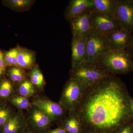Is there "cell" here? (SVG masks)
Instances as JSON below:
<instances>
[{
	"label": "cell",
	"mask_w": 133,
	"mask_h": 133,
	"mask_svg": "<svg viewBox=\"0 0 133 133\" xmlns=\"http://www.w3.org/2000/svg\"><path fill=\"white\" fill-rule=\"evenodd\" d=\"M129 97L121 79L109 76L86 89L75 112L81 126L102 132H111L131 118Z\"/></svg>",
	"instance_id": "cell-1"
},
{
	"label": "cell",
	"mask_w": 133,
	"mask_h": 133,
	"mask_svg": "<svg viewBox=\"0 0 133 133\" xmlns=\"http://www.w3.org/2000/svg\"><path fill=\"white\" fill-rule=\"evenodd\" d=\"M132 58L126 49L111 50L97 65L112 76L127 74L132 71Z\"/></svg>",
	"instance_id": "cell-2"
},
{
	"label": "cell",
	"mask_w": 133,
	"mask_h": 133,
	"mask_svg": "<svg viewBox=\"0 0 133 133\" xmlns=\"http://www.w3.org/2000/svg\"><path fill=\"white\" fill-rule=\"evenodd\" d=\"M70 73L71 77L76 79L85 89L103 79L112 76L97 65L86 63L71 69Z\"/></svg>",
	"instance_id": "cell-3"
},
{
	"label": "cell",
	"mask_w": 133,
	"mask_h": 133,
	"mask_svg": "<svg viewBox=\"0 0 133 133\" xmlns=\"http://www.w3.org/2000/svg\"><path fill=\"white\" fill-rule=\"evenodd\" d=\"M86 59L84 63L97 65L103 56L111 50L105 36L92 31L85 38Z\"/></svg>",
	"instance_id": "cell-4"
},
{
	"label": "cell",
	"mask_w": 133,
	"mask_h": 133,
	"mask_svg": "<svg viewBox=\"0 0 133 133\" xmlns=\"http://www.w3.org/2000/svg\"><path fill=\"white\" fill-rule=\"evenodd\" d=\"M85 90L80 83L70 77L65 85L59 104L69 113L76 111Z\"/></svg>",
	"instance_id": "cell-5"
},
{
	"label": "cell",
	"mask_w": 133,
	"mask_h": 133,
	"mask_svg": "<svg viewBox=\"0 0 133 133\" xmlns=\"http://www.w3.org/2000/svg\"><path fill=\"white\" fill-rule=\"evenodd\" d=\"M92 30L104 35L121 28L114 17L97 12H91Z\"/></svg>",
	"instance_id": "cell-6"
},
{
	"label": "cell",
	"mask_w": 133,
	"mask_h": 133,
	"mask_svg": "<svg viewBox=\"0 0 133 133\" xmlns=\"http://www.w3.org/2000/svg\"><path fill=\"white\" fill-rule=\"evenodd\" d=\"M114 18L121 27L133 32V0H117Z\"/></svg>",
	"instance_id": "cell-7"
},
{
	"label": "cell",
	"mask_w": 133,
	"mask_h": 133,
	"mask_svg": "<svg viewBox=\"0 0 133 133\" xmlns=\"http://www.w3.org/2000/svg\"><path fill=\"white\" fill-rule=\"evenodd\" d=\"M132 33L130 30L121 27L105 36L110 49H127L132 40Z\"/></svg>",
	"instance_id": "cell-8"
},
{
	"label": "cell",
	"mask_w": 133,
	"mask_h": 133,
	"mask_svg": "<svg viewBox=\"0 0 133 133\" xmlns=\"http://www.w3.org/2000/svg\"><path fill=\"white\" fill-rule=\"evenodd\" d=\"M69 21L72 37L85 38L92 31L90 10Z\"/></svg>",
	"instance_id": "cell-9"
},
{
	"label": "cell",
	"mask_w": 133,
	"mask_h": 133,
	"mask_svg": "<svg viewBox=\"0 0 133 133\" xmlns=\"http://www.w3.org/2000/svg\"><path fill=\"white\" fill-rule=\"evenodd\" d=\"M31 104L49 116L52 121L62 118L64 114V108L59 103L52 101L39 99Z\"/></svg>",
	"instance_id": "cell-10"
},
{
	"label": "cell",
	"mask_w": 133,
	"mask_h": 133,
	"mask_svg": "<svg viewBox=\"0 0 133 133\" xmlns=\"http://www.w3.org/2000/svg\"><path fill=\"white\" fill-rule=\"evenodd\" d=\"M93 0H71L64 13L65 18L68 21L90 10Z\"/></svg>",
	"instance_id": "cell-11"
},
{
	"label": "cell",
	"mask_w": 133,
	"mask_h": 133,
	"mask_svg": "<svg viewBox=\"0 0 133 133\" xmlns=\"http://www.w3.org/2000/svg\"><path fill=\"white\" fill-rule=\"evenodd\" d=\"M71 47V68L73 69L85 63V38L72 37Z\"/></svg>",
	"instance_id": "cell-12"
},
{
	"label": "cell",
	"mask_w": 133,
	"mask_h": 133,
	"mask_svg": "<svg viewBox=\"0 0 133 133\" xmlns=\"http://www.w3.org/2000/svg\"><path fill=\"white\" fill-rule=\"evenodd\" d=\"M28 119L32 128L40 132L45 131L52 121L49 116L34 106L29 113Z\"/></svg>",
	"instance_id": "cell-13"
},
{
	"label": "cell",
	"mask_w": 133,
	"mask_h": 133,
	"mask_svg": "<svg viewBox=\"0 0 133 133\" xmlns=\"http://www.w3.org/2000/svg\"><path fill=\"white\" fill-rule=\"evenodd\" d=\"M27 127V121L21 112L15 113L3 126L1 133H24Z\"/></svg>",
	"instance_id": "cell-14"
},
{
	"label": "cell",
	"mask_w": 133,
	"mask_h": 133,
	"mask_svg": "<svg viewBox=\"0 0 133 133\" xmlns=\"http://www.w3.org/2000/svg\"><path fill=\"white\" fill-rule=\"evenodd\" d=\"M117 0H93L91 12L102 13L114 17Z\"/></svg>",
	"instance_id": "cell-15"
},
{
	"label": "cell",
	"mask_w": 133,
	"mask_h": 133,
	"mask_svg": "<svg viewBox=\"0 0 133 133\" xmlns=\"http://www.w3.org/2000/svg\"><path fill=\"white\" fill-rule=\"evenodd\" d=\"M18 49L17 62L18 66L22 69H29L33 66L35 61L34 53L31 51L17 47Z\"/></svg>",
	"instance_id": "cell-16"
},
{
	"label": "cell",
	"mask_w": 133,
	"mask_h": 133,
	"mask_svg": "<svg viewBox=\"0 0 133 133\" xmlns=\"http://www.w3.org/2000/svg\"><path fill=\"white\" fill-rule=\"evenodd\" d=\"M64 128L67 133H79L81 124L75 112L69 113V116L65 120Z\"/></svg>",
	"instance_id": "cell-17"
},
{
	"label": "cell",
	"mask_w": 133,
	"mask_h": 133,
	"mask_svg": "<svg viewBox=\"0 0 133 133\" xmlns=\"http://www.w3.org/2000/svg\"><path fill=\"white\" fill-rule=\"evenodd\" d=\"M33 2L31 0H10L5 1L6 5L9 8L19 12L29 9Z\"/></svg>",
	"instance_id": "cell-18"
},
{
	"label": "cell",
	"mask_w": 133,
	"mask_h": 133,
	"mask_svg": "<svg viewBox=\"0 0 133 133\" xmlns=\"http://www.w3.org/2000/svg\"><path fill=\"white\" fill-rule=\"evenodd\" d=\"M8 73L10 80L14 83H21L26 79L24 71L19 66H11Z\"/></svg>",
	"instance_id": "cell-19"
},
{
	"label": "cell",
	"mask_w": 133,
	"mask_h": 133,
	"mask_svg": "<svg viewBox=\"0 0 133 133\" xmlns=\"http://www.w3.org/2000/svg\"><path fill=\"white\" fill-rule=\"evenodd\" d=\"M15 114L8 105L0 102V132L6 122Z\"/></svg>",
	"instance_id": "cell-20"
},
{
	"label": "cell",
	"mask_w": 133,
	"mask_h": 133,
	"mask_svg": "<svg viewBox=\"0 0 133 133\" xmlns=\"http://www.w3.org/2000/svg\"><path fill=\"white\" fill-rule=\"evenodd\" d=\"M18 91L21 96L28 98L35 94V89L30 81L26 79L20 83Z\"/></svg>",
	"instance_id": "cell-21"
},
{
	"label": "cell",
	"mask_w": 133,
	"mask_h": 133,
	"mask_svg": "<svg viewBox=\"0 0 133 133\" xmlns=\"http://www.w3.org/2000/svg\"><path fill=\"white\" fill-rule=\"evenodd\" d=\"M14 87L10 81L6 78L0 80V98L6 99L12 95Z\"/></svg>",
	"instance_id": "cell-22"
},
{
	"label": "cell",
	"mask_w": 133,
	"mask_h": 133,
	"mask_svg": "<svg viewBox=\"0 0 133 133\" xmlns=\"http://www.w3.org/2000/svg\"><path fill=\"white\" fill-rule=\"evenodd\" d=\"M30 81L36 87L42 89L44 85V78L41 70L38 67H35L32 70L29 75Z\"/></svg>",
	"instance_id": "cell-23"
},
{
	"label": "cell",
	"mask_w": 133,
	"mask_h": 133,
	"mask_svg": "<svg viewBox=\"0 0 133 133\" xmlns=\"http://www.w3.org/2000/svg\"><path fill=\"white\" fill-rule=\"evenodd\" d=\"M4 59L6 66H18L17 62V48L12 49L4 52Z\"/></svg>",
	"instance_id": "cell-24"
},
{
	"label": "cell",
	"mask_w": 133,
	"mask_h": 133,
	"mask_svg": "<svg viewBox=\"0 0 133 133\" xmlns=\"http://www.w3.org/2000/svg\"><path fill=\"white\" fill-rule=\"evenodd\" d=\"M10 102L14 106L20 110H24L30 108L32 105L28 98L21 96L13 97Z\"/></svg>",
	"instance_id": "cell-25"
},
{
	"label": "cell",
	"mask_w": 133,
	"mask_h": 133,
	"mask_svg": "<svg viewBox=\"0 0 133 133\" xmlns=\"http://www.w3.org/2000/svg\"><path fill=\"white\" fill-rule=\"evenodd\" d=\"M128 123L119 128V130L117 133H133V126L131 124Z\"/></svg>",
	"instance_id": "cell-26"
},
{
	"label": "cell",
	"mask_w": 133,
	"mask_h": 133,
	"mask_svg": "<svg viewBox=\"0 0 133 133\" xmlns=\"http://www.w3.org/2000/svg\"><path fill=\"white\" fill-rule=\"evenodd\" d=\"M6 67V66L5 64L4 59V52L0 49V68L5 70Z\"/></svg>",
	"instance_id": "cell-27"
},
{
	"label": "cell",
	"mask_w": 133,
	"mask_h": 133,
	"mask_svg": "<svg viewBox=\"0 0 133 133\" xmlns=\"http://www.w3.org/2000/svg\"><path fill=\"white\" fill-rule=\"evenodd\" d=\"M129 108L130 116L133 119V99L130 97L129 99Z\"/></svg>",
	"instance_id": "cell-28"
},
{
	"label": "cell",
	"mask_w": 133,
	"mask_h": 133,
	"mask_svg": "<svg viewBox=\"0 0 133 133\" xmlns=\"http://www.w3.org/2000/svg\"><path fill=\"white\" fill-rule=\"evenodd\" d=\"M126 50H127L128 52L133 59V38L128 48Z\"/></svg>",
	"instance_id": "cell-29"
},
{
	"label": "cell",
	"mask_w": 133,
	"mask_h": 133,
	"mask_svg": "<svg viewBox=\"0 0 133 133\" xmlns=\"http://www.w3.org/2000/svg\"><path fill=\"white\" fill-rule=\"evenodd\" d=\"M48 133H67L64 128H58L52 130Z\"/></svg>",
	"instance_id": "cell-30"
},
{
	"label": "cell",
	"mask_w": 133,
	"mask_h": 133,
	"mask_svg": "<svg viewBox=\"0 0 133 133\" xmlns=\"http://www.w3.org/2000/svg\"><path fill=\"white\" fill-rule=\"evenodd\" d=\"M5 69H1L0 68V80L2 79V76L3 75V73L5 72Z\"/></svg>",
	"instance_id": "cell-31"
},
{
	"label": "cell",
	"mask_w": 133,
	"mask_h": 133,
	"mask_svg": "<svg viewBox=\"0 0 133 133\" xmlns=\"http://www.w3.org/2000/svg\"><path fill=\"white\" fill-rule=\"evenodd\" d=\"M24 133H34V132H33V131H26V130L25 132H24Z\"/></svg>",
	"instance_id": "cell-32"
},
{
	"label": "cell",
	"mask_w": 133,
	"mask_h": 133,
	"mask_svg": "<svg viewBox=\"0 0 133 133\" xmlns=\"http://www.w3.org/2000/svg\"><path fill=\"white\" fill-rule=\"evenodd\" d=\"M132 71H133V63L132 64Z\"/></svg>",
	"instance_id": "cell-33"
}]
</instances>
